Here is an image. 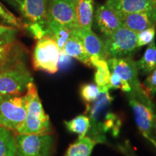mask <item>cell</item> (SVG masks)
Here are the masks:
<instances>
[{"label": "cell", "mask_w": 156, "mask_h": 156, "mask_svg": "<svg viewBox=\"0 0 156 156\" xmlns=\"http://www.w3.org/2000/svg\"><path fill=\"white\" fill-rule=\"evenodd\" d=\"M155 132H156V129H155Z\"/></svg>", "instance_id": "cell-33"}, {"label": "cell", "mask_w": 156, "mask_h": 156, "mask_svg": "<svg viewBox=\"0 0 156 156\" xmlns=\"http://www.w3.org/2000/svg\"><path fill=\"white\" fill-rule=\"evenodd\" d=\"M156 28L152 27L138 33L136 37V46L137 48L142 47L146 45H149L155 38Z\"/></svg>", "instance_id": "cell-29"}, {"label": "cell", "mask_w": 156, "mask_h": 156, "mask_svg": "<svg viewBox=\"0 0 156 156\" xmlns=\"http://www.w3.org/2000/svg\"><path fill=\"white\" fill-rule=\"evenodd\" d=\"M25 61H21L0 73V95H22L33 82Z\"/></svg>", "instance_id": "cell-7"}, {"label": "cell", "mask_w": 156, "mask_h": 156, "mask_svg": "<svg viewBox=\"0 0 156 156\" xmlns=\"http://www.w3.org/2000/svg\"><path fill=\"white\" fill-rule=\"evenodd\" d=\"M80 30L84 46L90 60V63L97 60L107 61L108 56L105 51L102 40H101L92 30L80 29Z\"/></svg>", "instance_id": "cell-15"}, {"label": "cell", "mask_w": 156, "mask_h": 156, "mask_svg": "<svg viewBox=\"0 0 156 156\" xmlns=\"http://www.w3.org/2000/svg\"><path fill=\"white\" fill-rule=\"evenodd\" d=\"M60 51L56 41L46 36L37 41L32 54V64L34 69L48 74L58 70Z\"/></svg>", "instance_id": "cell-8"}, {"label": "cell", "mask_w": 156, "mask_h": 156, "mask_svg": "<svg viewBox=\"0 0 156 156\" xmlns=\"http://www.w3.org/2000/svg\"><path fill=\"white\" fill-rule=\"evenodd\" d=\"M0 20L6 25L12 26L19 30H23L25 28V23H23L20 18L15 16L1 2H0Z\"/></svg>", "instance_id": "cell-25"}, {"label": "cell", "mask_w": 156, "mask_h": 156, "mask_svg": "<svg viewBox=\"0 0 156 156\" xmlns=\"http://www.w3.org/2000/svg\"><path fill=\"white\" fill-rule=\"evenodd\" d=\"M108 67L112 73L119 75L129 84L132 92L136 94L146 93V90L139 80V71L136 62L132 56L124 58H109L107 59Z\"/></svg>", "instance_id": "cell-10"}, {"label": "cell", "mask_w": 156, "mask_h": 156, "mask_svg": "<svg viewBox=\"0 0 156 156\" xmlns=\"http://www.w3.org/2000/svg\"><path fill=\"white\" fill-rule=\"evenodd\" d=\"M100 93V88L95 84H84L80 87V95L86 103H90L95 101Z\"/></svg>", "instance_id": "cell-27"}, {"label": "cell", "mask_w": 156, "mask_h": 156, "mask_svg": "<svg viewBox=\"0 0 156 156\" xmlns=\"http://www.w3.org/2000/svg\"><path fill=\"white\" fill-rule=\"evenodd\" d=\"M137 34L124 26H121L111 36L102 40L105 51L109 58H124L131 56L136 50Z\"/></svg>", "instance_id": "cell-6"}, {"label": "cell", "mask_w": 156, "mask_h": 156, "mask_svg": "<svg viewBox=\"0 0 156 156\" xmlns=\"http://www.w3.org/2000/svg\"><path fill=\"white\" fill-rule=\"evenodd\" d=\"M7 2H8L9 5L12 6L14 8L20 11L21 6V0H5Z\"/></svg>", "instance_id": "cell-32"}, {"label": "cell", "mask_w": 156, "mask_h": 156, "mask_svg": "<svg viewBox=\"0 0 156 156\" xmlns=\"http://www.w3.org/2000/svg\"><path fill=\"white\" fill-rule=\"evenodd\" d=\"M75 14L81 30H91L94 13V0H75Z\"/></svg>", "instance_id": "cell-18"}, {"label": "cell", "mask_w": 156, "mask_h": 156, "mask_svg": "<svg viewBox=\"0 0 156 156\" xmlns=\"http://www.w3.org/2000/svg\"><path fill=\"white\" fill-rule=\"evenodd\" d=\"M95 20L99 30L105 37L111 36L115 30L122 26L117 13L106 4L98 6Z\"/></svg>", "instance_id": "cell-13"}, {"label": "cell", "mask_w": 156, "mask_h": 156, "mask_svg": "<svg viewBox=\"0 0 156 156\" xmlns=\"http://www.w3.org/2000/svg\"><path fill=\"white\" fill-rule=\"evenodd\" d=\"M48 0H21L20 12L28 23H46Z\"/></svg>", "instance_id": "cell-14"}, {"label": "cell", "mask_w": 156, "mask_h": 156, "mask_svg": "<svg viewBox=\"0 0 156 156\" xmlns=\"http://www.w3.org/2000/svg\"><path fill=\"white\" fill-rule=\"evenodd\" d=\"M112 101L109 90H101L95 101L86 103L85 114L89 116L90 122L87 136L96 143L104 142L105 134L108 132H111L113 135L116 136L119 132L122 121L110 109Z\"/></svg>", "instance_id": "cell-1"}, {"label": "cell", "mask_w": 156, "mask_h": 156, "mask_svg": "<svg viewBox=\"0 0 156 156\" xmlns=\"http://www.w3.org/2000/svg\"><path fill=\"white\" fill-rule=\"evenodd\" d=\"M24 29L28 31L35 40H40L44 37L48 36V30L46 23H25Z\"/></svg>", "instance_id": "cell-26"}, {"label": "cell", "mask_w": 156, "mask_h": 156, "mask_svg": "<svg viewBox=\"0 0 156 156\" xmlns=\"http://www.w3.org/2000/svg\"><path fill=\"white\" fill-rule=\"evenodd\" d=\"M122 26L138 33L152 27L156 28V7L134 13H118Z\"/></svg>", "instance_id": "cell-12"}, {"label": "cell", "mask_w": 156, "mask_h": 156, "mask_svg": "<svg viewBox=\"0 0 156 156\" xmlns=\"http://www.w3.org/2000/svg\"><path fill=\"white\" fill-rule=\"evenodd\" d=\"M46 27L48 37L55 41L60 52H63L64 45L71 36L73 30H70L67 27L50 19H47L46 20Z\"/></svg>", "instance_id": "cell-19"}, {"label": "cell", "mask_w": 156, "mask_h": 156, "mask_svg": "<svg viewBox=\"0 0 156 156\" xmlns=\"http://www.w3.org/2000/svg\"><path fill=\"white\" fill-rule=\"evenodd\" d=\"M96 142L89 136L78 138L67 149L64 156H90Z\"/></svg>", "instance_id": "cell-21"}, {"label": "cell", "mask_w": 156, "mask_h": 156, "mask_svg": "<svg viewBox=\"0 0 156 156\" xmlns=\"http://www.w3.org/2000/svg\"><path fill=\"white\" fill-rule=\"evenodd\" d=\"M155 1H156V0H155Z\"/></svg>", "instance_id": "cell-34"}, {"label": "cell", "mask_w": 156, "mask_h": 156, "mask_svg": "<svg viewBox=\"0 0 156 156\" xmlns=\"http://www.w3.org/2000/svg\"><path fill=\"white\" fill-rule=\"evenodd\" d=\"M64 124L69 132L77 134L78 138H83L86 136L90 127V118L86 114L79 115L73 119L65 121Z\"/></svg>", "instance_id": "cell-24"}, {"label": "cell", "mask_w": 156, "mask_h": 156, "mask_svg": "<svg viewBox=\"0 0 156 156\" xmlns=\"http://www.w3.org/2000/svg\"><path fill=\"white\" fill-rule=\"evenodd\" d=\"M72 58L64 52H60L59 58H58V69H65L71 64Z\"/></svg>", "instance_id": "cell-31"}, {"label": "cell", "mask_w": 156, "mask_h": 156, "mask_svg": "<svg viewBox=\"0 0 156 156\" xmlns=\"http://www.w3.org/2000/svg\"><path fill=\"white\" fill-rule=\"evenodd\" d=\"M54 147L52 134H16L15 156H51Z\"/></svg>", "instance_id": "cell-9"}, {"label": "cell", "mask_w": 156, "mask_h": 156, "mask_svg": "<svg viewBox=\"0 0 156 156\" xmlns=\"http://www.w3.org/2000/svg\"><path fill=\"white\" fill-rule=\"evenodd\" d=\"M25 95L27 99L26 116L17 134H51L52 129L49 117L45 113L34 82L28 84Z\"/></svg>", "instance_id": "cell-2"}, {"label": "cell", "mask_w": 156, "mask_h": 156, "mask_svg": "<svg viewBox=\"0 0 156 156\" xmlns=\"http://www.w3.org/2000/svg\"><path fill=\"white\" fill-rule=\"evenodd\" d=\"M139 73L148 75L156 67V46L155 41L148 45L145 53L139 61L136 62Z\"/></svg>", "instance_id": "cell-20"}, {"label": "cell", "mask_w": 156, "mask_h": 156, "mask_svg": "<svg viewBox=\"0 0 156 156\" xmlns=\"http://www.w3.org/2000/svg\"><path fill=\"white\" fill-rule=\"evenodd\" d=\"M142 85L150 95L156 93V67L148 74Z\"/></svg>", "instance_id": "cell-30"}, {"label": "cell", "mask_w": 156, "mask_h": 156, "mask_svg": "<svg viewBox=\"0 0 156 156\" xmlns=\"http://www.w3.org/2000/svg\"><path fill=\"white\" fill-rule=\"evenodd\" d=\"M16 135L15 132L0 126V156H15Z\"/></svg>", "instance_id": "cell-22"}, {"label": "cell", "mask_w": 156, "mask_h": 156, "mask_svg": "<svg viewBox=\"0 0 156 156\" xmlns=\"http://www.w3.org/2000/svg\"><path fill=\"white\" fill-rule=\"evenodd\" d=\"M63 52L70 57L76 58L87 67H92L90 60L82 40L80 29L72 30L71 36L64 46Z\"/></svg>", "instance_id": "cell-16"}, {"label": "cell", "mask_w": 156, "mask_h": 156, "mask_svg": "<svg viewBox=\"0 0 156 156\" xmlns=\"http://www.w3.org/2000/svg\"><path fill=\"white\" fill-rule=\"evenodd\" d=\"M92 67L96 68L94 80L95 85L101 90H109V79H110V70L108 67L107 61L97 60L91 63Z\"/></svg>", "instance_id": "cell-23"}, {"label": "cell", "mask_w": 156, "mask_h": 156, "mask_svg": "<svg viewBox=\"0 0 156 156\" xmlns=\"http://www.w3.org/2000/svg\"><path fill=\"white\" fill-rule=\"evenodd\" d=\"M27 113L25 95H0V126L17 133Z\"/></svg>", "instance_id": "cell-5"}, {"label": "cell", "mask_w": 156, "mask_h": 156, "mask_svg": "<svg viewBox=\"0 0 156 156\" xmlns=\"http://www.w3.org/2000/svg\"><path fill=\"white\" fill-rule=\"evenodd\" d=\"M108 86L109 89H119L125 93H129L132 90L129 84L119 75L114 73H111Z\"/></svg>", "instance_id": "cell-28"}, {"label": "cell", "mask_w": 156, "mask_h": 156, "mask_svg": "<svg viewBox=\"0 0 156 156\" xmlns=\"http://www.w3.org/2000/svg\"><path fill=\"white\" fill-rule=\"evenodd\" d=\"M106 5L118 13H134L156 7L155 0H106Z\"/></svg>", "instance_id": "cell-17"}, {"label": "cell", "mask_w": 156, "mask_h": 156, "mask_svg": "<svg viewBox=\"0 0 156 156\" xmlns=\"http://www.w3.org/2000/svg\"><path fill=\"white\" fill-rule=\"evenodd\" d=\"M47 19L70 30L80 29L75 14V0H48Z\"/></svg>", "instance_id": "cell-11"}, {"label": "cell", "mask_w": 156, "mask_h": 156, "mask_svg": "<svg viewBox=\"0 0 156 156\" xmlns=\"http://www.w3.org/2000/svg\"><path fill=\"white\" fill-rule=\"evenodd\" d=\"M130 106L133 110L136 125L144 137L156 149V113L151 95L127 93Z\"/></svg>", "instance_id": "cell-3"}, {"label": "cell", "mask_w": 156, "mask_h": 156, "mask_svg": "<svg viewBox=\"0 0 156 156\" xmlns=\"http://www.w3.org/2000/svg\"><path fill=\"white\" fill-rule=\"evenodd\" d=\"M19 29L0 24V73L25 61L26 48L18 40Z\"/></svg>", "instance_id": "cell-4"}]
</instances>
